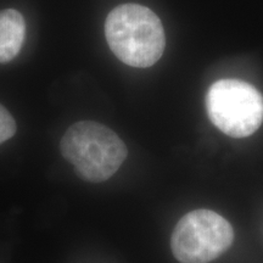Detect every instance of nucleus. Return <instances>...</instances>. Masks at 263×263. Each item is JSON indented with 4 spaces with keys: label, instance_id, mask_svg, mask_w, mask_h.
Returning <instances> with one entry per match:
<instances>
[{
    "label": "nucleus",
    "instance_id": "1",
    "mask_svg": "<svg viewBox=\"0 0 263 263\" xmlns=\"http://www.w3.org/2000/svg\"><path fill=\"white\" fill-rule=\"evenodd\" d=\"M105 35L115 57L138 68L155 65L166 45L159 16L139 4H123L111 10L105 21Z\"/></svg>",
    "mask_w": 263,
    "mask_h": 263
},
{
    "label": "nucleus",
    "instance_id": "2",
    "mask_svg": "<svg viewBox=\"0 0 263 263\" xmlns=\"http://www.w3.org/2000/svg\"><path fill=\"white\" fill-rule=\"evenodd\" d=\"M60 151L76 174L89 183L110 179L128 154L126 144L112 129L94 121L72 124L60 141Z\"/></svg>",
    "mask_w": 263,
    "mask_h": 263
},
{
    "label": "nucleus",
    "instance_id": "3",
    "mask_svg": "<svg viewBox=\"0 0 263 263\" xmlns=\"http://www.w3.org/2000/svg\"><path fill=\"white\" fill-rule=\"evenodd\" d=\"M206 111L211 122L227 136L245 138L263 122V95L244 81H217L207 91Z\"/></svg>",
    "mask_w": 263,
    "mask_h": 263
},
{
    "label": "nucleus",
    "instance_id": "4",
    "mask_svg": "<svg viewBox=\"0 0 263 263\" xmlns=\"http://www.w3.org/2000/svg\"><path fill=\"white\" fill-rule=\"evenodd\" d=\"M234 230L224 217L210 210H195L179 219L171 238L180 263H209L228 250Z\"/></svg>",
    "mask_w": 263,
    "mask_h": 263
},
{
    "label": "nucleus",
    "instance_id": "5",
    "mask_svg": "<svg viewBox=\"0 0 263 263\" xmlns=\"http://www.w3.org/2000/svg\"><path fill=\"white\" fill-rule=\"evenodd\" d=\"M26 38V21L15 9L0 10V64H8L21 51Z\"/></svg>",
    "mask_w": 263,
    "mask_h": 263
},
{
    "label": "nucleus",
    "instance_id": "6",
    "mask_svg": "<svg viewBox=\"0 0 263 263\" xmlns=\"http://www.w3.org/2000/svg\"><path fill=\"white\" fill-rule=\"evenodd\" d=\"M16 129H17V126L12 115L0 104V144L11 139L15 136Z\"/></svg>",
    "mask_w": 263,
    "mask_h": 263
}]
</instances>
